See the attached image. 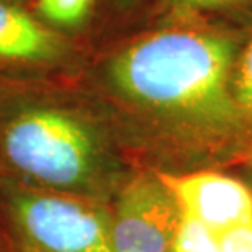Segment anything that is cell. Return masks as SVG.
Masks as SVG:
<instances>
[{"mask_svg":"<svg viewBox=\"0 0 252 252\" xmlns=\"http://www.w3.org/2000/svg\"><path fill=\"white\" fill-rule=\"evenodd\" d=\"M251 27L153 23L113 44L97 64L105 95L146 138L198 164L248 159L252 128L233 90Z\"/></svg>","mask_w":252,"mask_h":252,"instance_id":"cell-1","label":"cell"},{"mask_svg":"<svg viewBox=\"0 0 252 252\" xmlns=\"http://www.w3.org/2000/svg\"><path fill=\"white\" fill-rule=\"evenodd\" d=\"M0 144L15 169L63 191L90 189L105 164L103 138L84 113L51 100H23L0 122Z\"/></svg>","mask_w":252,"mask_h":252,"instance_id":"cell-2","label":"cell"},{"mask_svg":"<svg viewBox=\"0 0 252 252\" xmlns=\"http://www.w3.org/2000/svg\"><path fill=\"white\" fill-rule=\"evenodd\" d=\"M15 223L43 252H113L110 215L69 195L20 191L10 200Z\"/></svg>","mask_w":252,"mask_h":252,"instance_id":"cell-3","label":"cell"},{"mask_svg":"<svg viewBox=\"0 0 252 252\" xmlns=\"http://www.w3.org/2000/svg\"><path fill=\"white\" fill-rule=\"evenodd\" d=\"M182 210L159 174L136 175L110 216L113 252H175Z\"/></svg>","mask_w":252,"mask_h":252,"instance_id":"cell-4","label":"cell"},{"mask_svg":"<svg viewBox=\"0 0 252 252\" xmlns=\"http://www.w3.org/2000/svg\"><path fill=\"white\" fill-rule=\"evenodd\" d=\"M182 213L213 233L252 221V191L231 175L205 169L190 174H159Z\"/></svg>","mask_w":252,"mask_h":252,"instance_id":"cell-5","label":"cell"},{"mask_svg":"<svg viewBox=\"0 0 252 252\" xmlns=\"http://www.w3.org/2000/svg\"><path fill=\"white\" fill-rule=\"evenodd\" d=\"M74 54L75 44L64 32L13 0H0V64L53 67L70 61Z\"/></svg>","mask_w":252,"mask_h":252,"instance_id":"cell-6","label":"cell"},{"mask_svg":"<svg viewBox=\"0 0 252 252\" xmlns=\"http://www.w3.org/2000/svg\"><path fill=\"white\" fill-rule=\"evenodd\" d=\"M174 22L252 27V0H156L153 23Z\"/></svg>","mask_w":252,"mask_h":252,"instance_id":"cell-7","label":"cell"},{"mask_svg":"<svg viewBox=\"0 0 252 252\" xmlns=\"http://www.w3.org/2000/svg\"><path fill=\"white\" fill-rule=\"evenodd\" d=\"M97 0H36V15L59 32L79 28L94 12Z\"/></svg>","mask_w":252,"mask_h":252,"instance_id":"cell-8","label":"cell"},{"mask_svg":"<svg viewBox=\"0 0 252 252\" xmlns=\"http://www.w3.org/2000/svg\"><path fill=\"white\" fill-rule=\"evenodd\" d=\"M233 90L246 122L252 128V27L249 28L236 56Z\"/></svg>","mask_w":252,"mask_h":252,"instance_id":"cell-9","label":"cell"},{"mask_svg":"<svg viewBox=\"0 0 252 252\" xmlns=\"http://www.w3.org/2000/svg\"><path fill=\"white\" fill-rule=\"evenodd\" d=\"M175 252H221V249L213 231L182 213L175 238Z\"/></svg>","mask_w":252,"mask_h":252,"instance_id":"cell-10","label":"cell"},{"mask_svg":"<svg viewBox=\"0 0 252 252\" xmlns=\"http://www.w3.org/2000/svg\"><path fill=\"white\" fill-rule=\"evenodd\" d=\"M221 252H252V221L216 233Z\"/></svg>","mask_w":252,"mask_h":252,"instance_id":"cell-11","label":"cell"},{"mask_svg":"<svg viewBox=\"0 0 252 252\" xmlns=\"http://www.w3.org/2000/svg\"><path fill=\"white\" fill-rule=\"evenodd\" d=\"M144 2L146 0H110L113 10L118 13H128L131 10L139 8Z\"/></svg>","mask_w":252,"mask_h":252,"instance_id":"cell-12","label":"cell"},{"mask_svg":"<svg viewBox=\"0 0 252 252\" xmlns=\"http://www.w3.org/2000/svg\"><path fill=\"white\" fill-rule=\"evenodd\" d=\"M18 252H43V251H39L38 248H34L33 244H30L28 241H27V243H25V244L22 246V248H20Z\"/></svg>","mask_w":252,"mask_h":252,"instance_id":"cell-13","label":"cell"},{"mask_svg":"<svg viewBox=\"0 0 252 252\" xmlns=\"http://www.w3.org/2000/svg\"><path fill=\"white\" fill-rule=\"evenodd\" d=\"M248 160H249V164H251V169H252V153L249 154V158H248Z\"/></svg>","mask_w":252,"mask_h":252,"instance_id":"cell-14","label":"cell"}]
</instances>
